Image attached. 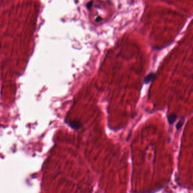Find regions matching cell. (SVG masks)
Segmentation results:
<instances>
[{
    "mask_svg": "<svg viewBox=\"0 0 193 193\" xmlns=\"http://www.w3.org/2000/svg\"><path fill=\"white\" fill-rule=\"evenodd\" d=\"M156 77V74L151 73L150 74H149L148 75H147L145 79H144V83L145 84H148L150 82H152V81L155 79V78Z\"/></svg>",
    "mask_w": 193,
    "mask_h": 193,
    "instance_id": "2",
    "label": "cell"
},
{
    "mask_svg": "<svg viewBox=\"0 0 193 193\" xmlns=\"http://www.w3.org/2000/svg\"><path fill=\"white\" fill-rule=\"evenodd\" d=\"M68 125L72 129H74V130H78V129H81L82 126V123H81V122L79 121H77V120L70 121L69 123H68Z\"/></svg>",
    "mask_w": 193,
    "mask_h": 193,
    "instance_id": "1",
    "label": "cell"
},
{
    "mask_svg": "<svg viewBox=\"0 0 193 193\" xmlns=\"http://www.w3.org/2000/svg\"><path fill=\"white\" fill-rule=\"evenodd\" d=\"M0 48H1V44H0Z\"/></svg>",
    "mask_w": 193,
    "mask_h": 193,
    "instance_id": "5",
    "label": "cell"
},
{
    "mask_svg": "<svg viewBox=\"0 0 193 193\" xmlns=\"http://www.w3.org/2000/svg\"><path fill=\"white\" fill-rule=\"evenodd\" d=\"M183 123H184V121L183 120L180 121L178 123H177V125H176V129H177V130H179V129H181L182 126V125H183Z\"/></svg>",
    "mask_w": 193,
    "mask_h": 193,
    "instance_id": "4",
    "label": "cell"
},
{
    "mask_svg": "<svg viewBox=\"0 0 193 193\" xmlns=\"http://www.w3.org/2000/svg\"><path fill=\"white\" fill-rule=\"evenodd\" d=\"M177 118V115L174 113H170V115H168V117H167L168 121V123H169L170 125H172V124H173V123H175L176 121Z\"/></svg>",
    "mask_w": 193,
    "mask_h": 193,
    "instance_id": "3",
    "label": "cell"
}]
</instances>
